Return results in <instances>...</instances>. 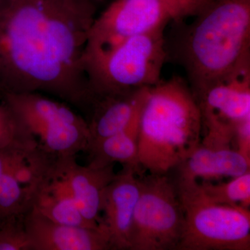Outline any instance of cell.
<instances>
[{
	"mask_svg": "<svg viewBox=\"0 0 250 250\" xmlns=\"http://www.w3.org/2000/svg\"><path fill=\"white\" fill-rule=\"evenodd\" d=\"M95 3L3 0L0 89L55 97L88 113L93 95L83 65Z\"/></svg>",
	"mask_w": 250,
	"mask_h": 250,
	"instance_id": "cell-1",
	"label": "cell"
},
{
	"mask_svg": "<svg viewBox=\"0 0 250 250\" xmlns=\"http://www.w3.org/2000/svg\"><path fill=\"white\" fill-rule=\"evenodd\" d=\"M179 31L167 59L182 65L195 98L250 65V0H213Z\"/></svg>",
	"mask_w": 250,
	"mask_h": 250,
	"instance_id": "cell-2",
	"label": "cell"
},
{
	"mask_svg": "<svg viewBox=\"0 0 250 250\" xmlns=\"http://www.w3.org/2000/svg\"><path fill=\"white\" fill-rule=\"evenodd\" d=\"M201 111L187 81L179 76L148 88L139 119L138 150L141 170L170 173L202 141Z\"/></svg>",
	"mask_w": 250,
	"mask_h": 250,
	"instance_id": "cell-3",
	"label": "cell"
},
{
	"mask_svg": "<svg viewBox=\"0 0 250 250\" xmlns=\"http://www.w3.org/2000/svg\"><path fill=\"white\" fill-rule=\"evenodd\" d=\"M166 27L105 49H85L83 65L93 98L126 93L160 82L167 61Z\"/></svg>",
	"mask_w": 250,
	"mask_h": 250,
	"instance_id": "cell-4",
	"label": "cell"
},
{
	"mask_svg": "<svg viewBox=\"0 0 250 250\" xmlns=\"http://www.w3.org/2000/svg\"><path fill=\"white\" fill-rule=\"evenodd\" d=\"M184 216L176 250H250V208L209 200L196 180L174 179Z\"/></svg>",
	"mask_w": 250,
	"mask_h": 250,
	"instance_id": "cell-5",
	"label": "cell"
},
{
	"mask_svg": "<svg viewBox=\"0 0 250 250\" xmlns=\"http://www.w3.org/2000/svg\"><path fill=\"white\" fill-rule=\"evenodd\" d=\"M36 92H3L1 100L36 140L39 147L57 158L88 150V122L68 104Z\"/></svg>",
	"mask_w": 250,
	"mask_h": 250,
	"instance_id": "cell-6",
	"label": "cell"
},
{
	"mask_svg": "<svg viewBox=\"0 0 250 250\" xmlns=\"http://www.w3.org/2000/svg\"><path fill=\"white\" fill-rule=\"evenodd\" d=\"M135 208L130 250H176L184 225L183 208L169 174L141 177Z\"/></svg>",
	"mask_w": 250,
	"mask_h": 250,
	"instance_id": "cell-7",
	"label": "cell"
},
{
	"mask_svg": "<svg viewBox=\"0 0 250 250\" xmlns=\"http://www.w3.org/2000/svg\"><path fill=\"white\" fill-rule=\"evenodd\" d=\"M179 22L160 0H114L98 18L88 34L85 49H105L132 36Z\"/></svg>",
	"mask_w": 250,
	"mask_h": 250,
	"instance_id": "cell-8",
	"label": "cell"
},
{
	"mask_svg": "<svg viewBox=\"0 0 250 250\" xmlns=\"http://www.w3.org/2000/svg\"><path fill=\"white\" fill-rule=\"evenodd\" d=\"M195 100L205 131L236 127L250 117V65L211 85Z\"/></svg>",
	"mask_w": 250,
	"mask_h": 250,
	"instance_id": "cell-9",
	"label": "cell"
},
{
	"mask_svg": "<svg viewBox=\"0 0 250 250\" xmlns=\"http://www.w3.org/2000/svg\"><path fill=\"white\" fill-rule=\"evenodd\" d=\"M141 187V176L132 167L125 166L104 190L101 227L107 233L112 250H130L133 218Z\"/></svg>",
	"mask_w": 250,
	"mask_h": 250,
	"instance_id": "cell-10",
	"label": "cell"
},
{
	"mask_svg": "<svg viewBox=\"0 0 250 250\" xmlns=\"http://www.w3.org/2000/svg\"><path fill=\"white\" fill-rule=\"evenodd\" d=\"M23 228L30 250H112L107 233L102 227L80 228L55 223L34 206L25 213Z\"/></svg>",
	"mask_w": 250,
	"mask_h": 250,
	"instance_id": "cell-11",
	"label": "cell"
},
{
	"mask_svg": "<svg viewBox=\"0 0 250 250\" xmlns=\"http://www.w3.org/2000/svg\"><path fill=\"white\" fill-rule=\"evenodd\" d=\"M54 170L65 179L81 213L88 221L100 225V205L105 188L115 178L114 164L96 167L79 165L75 156L57 158Z\"/></svg>",
	"mask_w": 250,
	"mask_h": 250,
	"instance_id": "cell-12",
	"label": "cell"
},
{
	"mask_svg": "<svg viewBox=\"0 0 250 250\" xmlns=\"http://www.w3.org/2000/svg\"><path fill=\"white\" fill-rule=\"evenodd\" d=\"M95 97L88 115L90 143L94 145L124 130L141 111L148 88Z\"/></svg>",
	"mask_w": 250,
	"mask_h": 250,
	"instance_id": "cell-13",
	"label": "cell"
},
{
	"mask_svg": "<svg viewBox=\"0 0 250 250\" xmlns=\"http://www.w3.org/2000/svg\"><path fill=\"white\" fill-rule=\"evenodd\" d=\"M250 161L232 147H208L200 144L188 159L177 166L176 179L238 177L250 171Z\"/></svg>",
	"mask_w": 250,
	"mask_h": 250,
	"instance_id": "cell-14",
	"label": "cell"
},
{
	"mask_svg": "<svg viewBox=\"0 0 250 250\" xmlns=\"http://www.w3.org/2000/svg\"><path fill=\"white\" fill-rule=\"evenodd\" d=\"M33 206L55 223L80 228H100L81 213L67 182L54 170V165L38 187Z\"/></svg>",
	"mask_w": 250,
	"mask_h": 250,
	"instance_id": "cell-15",
	"label": "cell"
},
{
	"mask_svg": "<svg viewBox=\"0 0 250 250\" xmlns=\"http://www.w3.org/2000/svg\"><path fill=\"white\" fill-rule=\"evenodd\" d=\"M141 111L124 130L88 149L92 156L90 166L102 167L116 162L121 163L125 166L132 167L138 175L141 176L142 170L140 167L138 150Z\"/></svg>",
	"mask_w": 250,
	"mask_h": 250,
	"instance_id": "cell-16",
	"label": "cell"
},
{
	"mask_svg": "<svg viewBox=\"0 0 250 250\" xmlns=\"http://www.w3.org/2000/svg\"><path fill=\"white\" fill-rule=\"evenodd\" d=\"M54 163L39 147L0 149V175L13 176L27 187L38 188L50 172Z\"/></svg>",
	"mask_w": 250,
	"mask_h": 250,
	"instance_id": "cell-17",
	"label": "cell"
},
{
	"mask_svg": "<svg viewBox=\"0 0 250 250\" xmlns=\"http://www.w3.org/2000/svg\"><path fill=\"white\" fill-rule=\"evenodd\" d=\"M37 188L9 174L0 175V221L25 214L33 207Z\"/></svg>",
	"mask_w": 250,
	"mask_h": 250,
	"instance_id": "cell-18",
	"label": "cell"
},
{
	"mask_svg": "<svg viewBox=\"0 0 250 250\" xmlns=\"http://www.w3.org/2000/svg\"><path fill=\"white\" fill-rule=\"evenodd\" d=\"M202 191L215 203L230 206L240 205L250 208V172L234 177L227 183L200 184Z\"/></svg>",
	"mask_w": 250,
	"mask_h": 250,
	"instance_id": "cell-19",
	"label": "cell"
},
{
	"mask_svg": "<svg viewBox=\"0 0 250 250\" xmlns=\"http://www.w3.org/2000/svg\"><path fill=\"white\" fill-rule=\"evenodd\" d=\"M11 147H39V145L11 108L0 100V149Z\"/></svg>",
	"mask_w": 250,
	"mask_h": 250,
	"instance_id": "cell-20",
	"label": "cell"
},
{
	"mask_svg": "<svg viewBox=\"0 0 250 250\" xmlns=\"http://www.w3.org/2000/svg\"><path fill=\"white\" fill-rule=\"evenodd\" d=\"M15 218L0 221V250H30V243L22 226Z\"/></svg>",
	"mask_w": 250,
	"mask_h": 250,
	"instance_id": "cell-21",
	"label": "cell"
},
{
	"mask_svg": "<svg viewBox=\"0 0 250 250\" xmlns=\"http://www.w3.org/2000/svg\"><path fill=\"white\" fill-rule=\"evenodd\" d=\"M234 143L237 151L250 161V117L236 125Z\"/></svg>",
	"mask_w": 250,
	"mask_h": 250,
	"instance_id": "cell-22",
	"label": "cell"
},
{
	"mask_svg": "<svg viewBox=\"0 0 250 250\" xmlns=\"http://www.w3.org/2000/svg\"><path fill=\"white\" fill-rule=\"evenodd\" d=\"M174 13L178 20V22L183 21L184 18L192 16L190 10L184 4L182 0H160Z\"/></svg>",
	"mask_w": 250,
	"mask_h": 250,
	"instance_id": "cell-23",
	"label": "cell"
},
{
	"mask_svg": "<svg viewBox=\"0 0 250 250\" xmlns=\"http://www.w3.org/2000/svg\"><path fill=\"white\" fill-rule=\"evenodd\" d=\"M182 1L187 6L188 9L190 10L192 16H195L198 13L202 4V0H182Z\"/></svg>",
	"mask_w": 250,
	"mask_h": 250,
	"instance_id": "cell-24",
	"label": "cell"
},
{
	"mask_svg": "<svg viewBox=\"0 0 250 250\" xmlns=\"http://www.w3.org/2000/svg\"><path fill=\"white\" fill-rule=\"evenodd\" d=\"M213 1V0H202V4L201 8H200V9H201L204 6H205L206 4H208V3H209V2H210V1Z\"/></svg>",
	"mask_w": 250,
	"mask_h": 250,
	"instance_id": "cell-25",
	"label": "cell"
},
{
	"mask_svg": "<svg viewBox=\"0 0 250 250\" xmlns=\"http://www.w3.org/2000/svg\"><path fill=\"white\" fill-rule=\"evenodd\" d=\"M83 1H91V2H96V1H103V0H83Z\"/></svg>",
	"mask_w": 250,
	"mask_h": 250,
	"instance_id": "cell-26",
	"label": "cell"
},
{
	"mask_svg": "<svg viewBox=\"0 0 250 250\" xmlns=\"http://www.w3.org/2000/svg\"><path fill=\"white\" fill-rule=\"evenodd\" d=\"M1 96H2V91L0 89V100H1Z\"/></svg>",
	"mask_w": 250,
	"mask_h": 250,
	"instance_id": "cell-27",
	"label": "cell"
},
{
	"mask_svg": "<svg viewBox=\"0 0 250 250\" xmlns=\"http://www.w3.org/2000/svg\"><path fill=\"white\" fill-rule=\"evenodd\" d=\"M3 0H0V6H1V4H2Z\"/></svg>",
	"mask_w": 250,
	"mask_h": 250,
	"instance_id": "cell-28",
	"label": "cell"
}]
</instances>
